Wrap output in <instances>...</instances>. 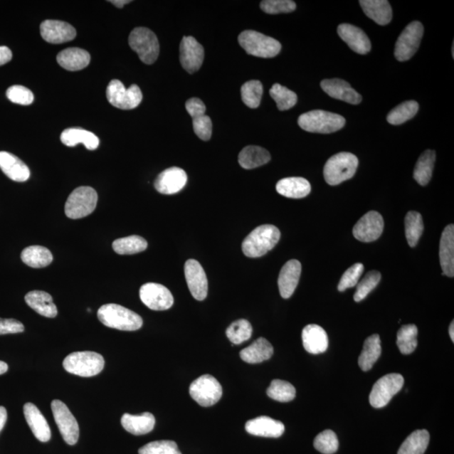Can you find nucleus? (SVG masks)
<instances>
[{"mask_svg":"<svg viewBox=\"0 0 454 454\" xmlns=\"http://www.w3.org/2000/svg\"><path fill=\"white\" fill-rule=\"evenodd\" d=\"M185 108H186L192 119L206 115V105L204 104L201 100L198 98L189 99L185 104Z\"/></svg>","mask_w":454,"mask_h":454,"instance_id":"13d9d810","label":"nucleus"},{"mask_svg":"<svg viewBox=\"0 0 454 454\" xmlns=\"http://www.w3.org/2000/svg\"><path fill=\"white\" fill-rule=\"evenodd\" d=\"M404 378L399 374L384 375L374 384L369 395V402L374 408H382L388 405L394 396L404 386Z\"/></svg>","mask_w":454,"mask_h":454,"instance_id":"9d476101","label":"nucleus"},{"mask_svg":"<svg viewBox=\"0 0 454 454\" xmlns=\"http://www.w3.org/2000/svg\"><path fill=\"white\" fill-rule=\"evenodd\" d=\"M24 415L28 425L36 439L40 442H48L52 436L48 421L37 407L32 403L24 406Z\"/></svg>","mask_w":454,"mask_h":454,"instance_id":"b1692460","label":"nucleus"},{"mask_svg":"<svg viewBox=\"0 0 454 454\" xmlns=\"http://www.w3.org/2000/svg\"><path fill=\"white\" fill-rule=\"evenodd\" d=\"M63 364L68 373L80 377H93L103 370L105 359L103 356L95 352H75L67 356Z\"/></svg>","mask_w":454,"mask_h":454,"instance_id":"20e7f679","label":"nucleus"},{"mask_svg":"<svg viewBox=\"0 0 454 454\" xmlns=\"http://www.w3.org/2000/svg\"><path fill=\"white\" fill-rule=\"evenodd\" d=\"M280 231L273 225H263L254 229L243 241L242 248L248 258H260L275 247Z\"/></svg>","mask_w":454,"mask_h":454,"instance_id":"f257e3e1","label":"nucleus"},{"mask_svg":"<svg viewBox=\"0 0 454 454\" xmlns=\"http://www.w3.org/2000/svg\"><path fill=\"white\" fill-rule=\"evenodd\" d=\"M253 334V327L247 320L241 319L231 323L226 329V336L231 344L238 345L250 339Z\"/></svg>","mask_w":454,"mask_h":454,"instance_id":"c03bdc74","label":"nucleus"},{"mask_svg":"<svg viewBox=\"0 0 454 454\" xmlns=\"http://www.w3.org/2000/svg\"><path fill=\"white\" fill-rule=\"evenodd\" d=\"M189 395L199 405L209 407L221 400L222 387L216 378L205 374L192 382L189 386Z\"/></svg>","mask_w":454,"mask_h":454,"instance_id":"1a4fd4ad","label":"nucleus"},{"mask_svg":"<svg viewBox=\"0 0 454 454\" xmlns=\"http://www.w3.org/2000/svg\"><path fill=\"white\" fill-rule=\"evenodd\" d=\"M194 132L203 141H209L212 134V122L208 115L193 118Z\"/></svg>","mask_w":454,"mask_h":454,"instance_id":"6e6d98bb","label":"nucleus"},{"mask_svg":"<svg viewBox=\"0 0 454 454\" xmlns=\"http://www.w3.org/2000/svg\"><path fill=\"white\" fill-rule=\"evenodd\" d=\"M267 395L271 399L280 402H290L295 398V388L289 382L275 379L268 388Z\"/></svg>","mask_w":454,"mask_h":454,"instance_id":"a18cd8bd","label":"nucleus"},{"mask_svg":"<svg viewBox=\"0 0 454 454\" xmlns=\"http://www.w3.org/2000/svg\"><path fill=\"white\" fill-rule=\"evenodd\" d=\"M61 141L64 145L68 147H75L80 143H83L88 150H95L99 147L100 140L95 136L86 130L80 128H69L65 130L61 135Z\"/></svg>","mask_w":454,"mask_h":454,"instance_id":"72a5a7b5","label":"nucleus"},{"mask_svg":"<svg viewBox=\"0 0 454 454\" xmlns=\"http://www.w3.org/2000/svg\"><path fill=\"white\" fill-rule=\"evenodd\" d=\"M8 364L0 361V375L6 374L8 371Z\"/></svg>","mask_w":454,"mask_h":454,"instance_id":"e2e57ef3","label":"nucleus"},{"mask_svg":"<svg viewBox=\"0 0 454 454\" xmlns=\"http://www.w3.org/2000/svg\"><path fill=\"white\" fill-rule=\"evenodd\" d=\"M359 159L350 152H340L330 157L324 167V177L330 185H337L354 177Z\"/></svg>","mask_w":454,"mask_h":454,"instance_id":"39448f33","label":"nucleus"},{"mask_svg":"<svg viewBox=\"0 0 454 454\" xmlns=\"http://www.w3.org/2000/svg\"><path fill=\"white\" fill-rule=\"evenodd\" d=\"M263 92V85L260 81L251 80L245 83L241 89L243 103L249 108H258L261 103Z\"/></svg>","mask_w":454,"mask_h":454,"instance_id":"de8ad7c7","label":"nucleus"},{"mask_svg":"<svg viewBox=\"0 0 454 454\" xmlns=\"http://www.w3.org/2000/svg\"><path fill=\"white\" fill-rule=\"evenodd\" d=\"M436 154L427 150L421 155L414 170V179L421 186H426L432 179Z\"/></svg>","mask_w":454,"mask_h":454,"instance_id":"4c0bfd02","label":"nucleus"},{"mask_svg":"<svg viewBox=\"0 0 454 454\" xmlns=\"http://www.w3.org/2000/svg\"><path fill=\"white\" fill-rule=\"evenodd\" d=\"M129 45L145 64L156 62L159 55V43L157 36L145 27L134 29L129 36Z\"/></svg>","mask_w":454,"mask_h":454,"instance_id":"6e6552de","label":"nucleus"},{"mask_svg":"<svg viewBox=\"0 0 454 454\" xmlns=\"http://www.w3.org/2000/svg\"><path fill=\"white\" fill-rule=\"evenodd\" d=\"M365 15L378 25H388L392 20V9L386 0H361L359 1Z\"/></svg>","mask_w":454,"mask_h":454,"instance_id":"7c9ffc66","label":"nucleus"},{"mask_svg":"<svg viewBox=\"0 0 454 454\" xmlns=\"http://www.w3.org/2000/svg\"><path fill=\"white\" fill-rule=\"evenodd\" d=\"M41 35L46 43L61 44L75 38V28L67 22L48 20L41 23Z\"/></svg>","mask_w":454,"mask_h":454,"instance_id":"a211bd4d","label":"nucleus"},{"mask_svg":"<svg viewBox=\"0 0 454 454\" xmlns=\"http://www.w3.org/2000/svg\"><path fill=\"white\" fill-rule=\"evenodd\" d=\"M383 217L377 211H369L354 227V238L360 242L371 243L379 238L384 231Z\"/></svg>","mask_w":454,"mask_h":454,"instance_id":"2eb2a0df","label":"nucleus"},{"mask_svg":"<svg viewBox=\"0 0 454 454\" xmlns=\"http://www.w3.org/2000/svg\"><path fill=\"white\" fill-rule=\"evenodd\" d=\"M26 302L41 316L54 318L58 316V308L53 303L52 296L41 290L31 291L26 295Z\"/></svg>","mask_w":454,"mask_h":454,"instance_id":"c756f323","label":"nucleus"},{"mask_svg":"<svg viewBox=\"0 0 454 454\" xmlns=\"http://www.w3.org/2000/svg\"><path fill=\"white\" fill-rule=\"evenodd\" d=\"M0 169L8 178L16 182H25L30 178L29 168L16 156L0 152Z\"/></svg>","mask_w":454,"mask_h":454,"instance_id":"bb28decb","label":"nucleus"},{"mask_svg":"<svg viewBox=\"0 0 454 454\" xmlns=\"http://www.w3.org/2000/svg\"><path fill=\"white\" fill-rule=\"evenodd\" d=\"M454 323L452 322L450 327H449V335H450L451 339L454 342Z\"/></svg>","mask_w":454,"mask_h":454,"instance_id":"0e129e2a","label":"nucleus"},{"mask_svg":"<svg viewBox=\"0 0 454 454\" xmlns=\"http://www.w3.org/2000/svg\"><path fill=\"white\" fill-rule=\"evenodd\" d=\"M90 55L85 50L72 48L59 53L57 61L60 66L68 71H80L90 63Z\"/></svg>","mask_w":454,"mask_h":454,"instance_id":"c85d7f7f","label":"nucleus"},{"mask_svg":"<svg viewBox=\"0 0 454 454\" xmlns=\"http://www.w3.org/2000/svg\"><path fill=\"white\" fill-rule=\"evenodd\" d=\"M271 159L270 152L261 147L248 146L241 151L239 164L245 169H253L266 164Z\"/></svg>","mask_w":454,"mask_h":454,"instance_id":"f704fd0d","label":"nucleus"},{"mask_svg":"<svg viewBox=\"0 0 454 454\" xmlns=\"http://www.w3.org/2000/svg\"><path fill=\"white\" fill-rule=\"evenodd\" d=\"M25 331V327L15 319L0 318V335L14 334Z\"/></svg>","mask_w":454,"mask_h":454,"instance_id":"4d7b16f0","label":"nucleus"},{"mask_svg":"<svg viewBox=\"0 0 454 454\" xmlns=\"http://www.w3.org/2000/svg\"><path fill=\"white\" fill-rule=\"evenodd\" d=\"M263 12L276 15V14L290 13L295 11L296 4L291 0H264L260 4Z\"/></svg>","mask_w":454,"mask_h":454,"instance_id":"864d4df0","label":"nucleus"},{"mask_svg":"<svg viewBox=\"0 0 454 454\" xmlns=\"http://www.w3.org/2000/svg\"><path fill=\"white\" fill-rule=\"evenodd\" d=\"M419 110L418 102L406 101L393 109L387 117L388 122L391 125H401L415 117Z\"/></svg>","mask_w":454,"mask_h":454,"instance_id":"37998d69","label":"nucleus"},{"mask_svg":"<svg viewBox=\"0 0 454 454\" xmlns=\"http://www.w3.org/2000/svg\"><path fill=\"white\" fill-rule=\"evenodd\" d=\"M188 181L187 174L178 167L163 171L155 180L154 187L157 192L174 194L182 191Z\"/></svg>","mask_w":454,"mask_h":454,"instance_id":"6ab92c4d","label":"nucleus"},{"mask_svg":"<svg viewBox=\"0 0 454 454\" xmlns=\"http://www.w3.org/2000/svg\"><path fill=\"white\" fill-rule=\"evenodd\" d=\"M142 303L154 310H166L172 307L174 300L168 288L156 283H147L140 289Z\"/></svg>","mask_w":454,"mask_h":454,"instance_id":"4468645a","label":"nucleus"},{"mask_svg":"<svg viewBox=\"0 0 454 454\" xmlns=\"http://www.w3.org/2000/svg\"><path fill=\"white\" fill-rule=\"evenodd\" d=\"M6 96L12 103L21 105H29L33 103L34 101V95L32 92L21 85H14L9 88Z\"/></svg>","mask_w":454,"mask_h":454,"instance_id":"5fc2aeb1","label":"nucleus"},{"mask_svg":"<svg viewBox=\"0 0 454 454\" xmlns=\"http://www.w3.org/2000/svg\"><path fill=\"white\" fill-rule=\"evenodd\" d=\"M139 454H182L177 443L169 440L152 442L138 450Z\"/></svg>","mask_w":454,"mask_h":454,"instance_id":"3c124183","label":"nucleus"},{"mask_svg":"<svg viewBox=\"0 0 454 454\" xmlns=\"http://www.w3.org/2000/svg\"><path fill=\"white\" fill-rule=\"evenodd\" d=\"M12 59L11 50L7 48V46H0V66L6 64Z\"/></svg>","mask_w":454,"mask_h":454,"instance_id":"bf43d9fd","label":"nucleus"},{"mask_svg":"<svg viewBox=\"0 0 454 454\" xmlns=\"http://www.w3.org/2000/svg\"><path fill=\"white\" fill-rule=\"evenodd\" d=\"M51 406L56 423L64 441L69 445H74L80 438V427L77 420L63 401L54 400Z\"/></svg>","mask_w":454,"mask_h":454,"instance_id":"ddd939ff","label":"nucleus"},{"mask_svg":"<svg viewBox=\"0 0 454 454\" xmlns=\"http://www.w3.org/2000/svg\"><path fill=\"white\" fill-rule=\"evenodd\" d=\"M423 33V26L419 21L411 22L405 28L396 44L395 56L398 61L405 62L413 57Z\"/></svg>","mask_w":454,"mask_h":454,"instance_id":"f8f14e48","label":"nucleus"},{"mask_svg":"<svg viewBox=\"0 0 454 454\" xmlns=\"http://www.w3.org/2000/svg\"><path fill=\"white\" fill-rule=\"evenodd\" d=\"M337 33L357 53L367 54L371 50V43L368 36L359 27L350 24H341L337 28Z\"/></svg>","mask_w":454,"mask_h":454,"instance_id":"412c9836","label":"nucleus"},{"mask_svg":"<svg viewBox=\"0 0 454 454\" xmlns=\"http://www.w3.org/2000/svg\"><path fill=\"white\" fill-rule=\"evenodd\" d=\"M302 342L305 349L312 354L325 353L329 342L326 331L315 324H310L303 329Z\"/></svg>","mask_w":454,"mask_h":454,"instance_id":"a878e982","label":"nucleus"},{"mask_svg":"<svg viewBox=\"0 0 454 454\" xmlns=\"http://www.w3.org/2000/svg\"><path fill=\"white\" fill-rule=\"evenodd\" d=\"M381 341L378 334L370 336L364 342L362 353L359 359V365L363 371H369L381 355Z\"/></svg>","mask_w":454,"mask_h":454,"instance_id":"c9c22d12","label":"nucleus"},{"mask_svg":"<svg viewBox=\"0 0 454 454\" xmlns=\"http://www.w3.org/2000/svg\"><path fill=\"white\" fill-rule=\"evenodd\" d=\"M440 263L444 275L454 276V226L448 225L443 231L439 248Z\"/></svg>","mask_w":454,"mask_h":454,"instance_id":"393cba45","label":"nucleus"},{"mask_svg":"<svg viewBox=\"0 0 454 454\" xmlns=\"http://www.w3.org/2000/svg\"><path fill=\"white\" fill-rule=\"evenodd\" d=\"M430 435L427 430H416L402 443L398 454H424L428 447Z\"/></svg>","mask_w":454,"mask_h":454,"instance_id":"58836bf2","label":"nucleus"},{"mask_svg":"<svg viewBox=\"0 0 454 454\" xmlns=\"http://www.w3.org/2000/svg\"><path fill=\"white\" fill-rule=\"evenodd\" d=\"M418 329L413 324L403 326L397 332L396 344L402 354L408 355L418 347Z\"/></svg>","mask_w":454,"mask_h":454,"instance_id":"ea45409f","label":"nucleus"},{"mask_svg":"<svg viewBox=\"0 0 454 454\" xmlns=\"http://www.w3.org/2000/svg\"><path fill=\"white\" fill-rule=\"evenodd\" d=\"M184 275L189 291L197 300H204L208 293V280L201 263L194 259H189L184 265Z\"/></svg>","mask_w":454,"mask_h":454,"instance_id":"f3484780","label":"nucleus"},{"mask_svg":"<svg viewBox=\"0 0 454 454\" xmlns=\"http://www.w3.org/2000/svg\"><path fill=\"white\" fill-rule=\"evenodd\" d=\"M273 347L265 338L260 337L251 345L241 351L240 357L248 364H260L271 358Z\"/></svg>","mask_w":454,"mask_h":454,"instance_id":"473e14b6","label":"nucleus"},{"mask_svg":"<svg viewBox=\"0 0 454 454\" xmlns=\"http://www.w3.org/2000/svg\"><path fill=\"white\" fill-rule=\"evenodd\" d=\"M109 2L113 4L115 6L122 9L125 6V4H127L129 3H131L132 1H130V0H112V1Z\"/></svg>","mask_w":454,"mask_h":454,"instance_id":"680f3d73","label":"nucleus"},{"mask_svg":"<svg viewBox=\"0 0 454 454\" xmlns=\"http://www.w3.org/2000/svg\"><path fill=\"white\" fill-rule=\"evenodd\" d=\"M364 270V267L362 263L354 264L342 276L339 284L337 286L338 290L341 292L345 291L347 289L353 288V287L358 285Z\"/></svg>","mask_w":454,"mask_h":454,"instance_id":"603ef678","label":"nucleus"},{"mask_svg":"<svg viewBox=\"0 0 454 454\" xmlns=\"http://www.w3.org/2000/svg\"><path fill=\"white\" fill-rule=\"evenodd\" d=\"M321 87L323 91L333 99L342 100L352 105H358L362 101V96L344 80H338V78L325 80L322 81Z\"/></svg>","mask_w":454,"mask_h":454,"instance_id":"4be33fe9","label":"nucleus"},{"mask_svg":"<svg viewBox=\"0 0 454 454\" xmlns=\"http://www.w3.org/2000/svg\"><path fill=\"white\" fill-rule=\"evenodd\" d=\"M381 280V273L378 271H371L365 275L363 280L357 286L354 294V300L356 302H360L370 294L373 290L376 288L379 281Z\"/></svg>","mask_w":454,"mask_h":454,"instance_id":"09e8293b","label":"nucleus"},{"mask_svg":"<svg viewBox=\"0 0 454 454\" xmlns=\"http://www.w3.org/2000/svg\"><path fill=\"white\" fill-rule=\"evenodd\" d=\"M205 52L202 45L193 36H184L179 46V60L182 67L189 73H194L202 66Z\"/></svg>","mask_w":454,"mask_h":454,"instance_id":"dca6fc26","label":"nucleus"},{"mask_svg":"<svg viewBox=\"0 0 454 454\" xmlns=\"http://www.w3.org/2000/svg\"><path fill=\"white\" fill-rule=\"evenodd\" d=\"M300 275L301 263L296 259H292L283 266L279 280H278L283 298L289 299L294 294L296 287L299 284Z\"/></svg>","mask_w":454,"mask_h":454,"instance_id":"5701e85b","label":"nucleus"},{"mask_svg":"<svg viewBox=\"0 0 454 454\" xmlns=\"http://www.w3.org/2000/svg\"><path fill=\"white\" fill-rule=\"evenodd\" d=\"M21 260L29 267L41 268L48 266L49 264L52 263L53 257L50 250L45 247L30 246V247L23 250Z\"/></svg>","mask_w":454,"mask_h":454,"instance_id":"e433bc0d","label":"nucleus"},{"mask_svg":"<svg viewBox=\"0 0 454 454\" xmlns=\"http://www.w3.org/2000/svg\"><path fill=\"white\" fill-rule=\"evenodd\" d=\"M345 123L342 115L321 110L309 111L298 119L300 128L312 133H333L344 127Z\"/></svg>","mask_w":454,"mask_h":454,"instance_id":"7ed1b4c3","label":"nucleus"},{"mask_svg":"<svg viewBox=\"0 0 454 454\" xmlns=\"http://www.w3.org/2000/svg\"><path fill=\"white\" fill-rule=\"evenodd\" d=\"M245 428L253 436L275 438L281 437L285 429L281 421L264 416L247 421Z\"/></svg>","mask_w":454,"mask_h":454,"instance_id":"aec40b11","label":"nucleus"},{"mask_svg":"<svg viewBox=\"0 0 454 454\" xmlns=\"http://www.w3.org/2000/svg\"><path fill=\"white\" fill-rule=\"evenodd\" d=\"M106 97L110 105L120 110H132L137 107L142 100V93L136 85L126 89L123 83L115 80L109 83Z\"/></svg>","mask_w":454,"mask_h":454,"instance_id":"9b49d317","label":"nucleus"},{"mask_svg":"<svg viewBox=\"0 0 454 454\" xmlns=\"http://www.w3.org/2000/svg\"><path fill=\"white\" fill-rule=\"evenodd\" d=\"M98 194L89 186L78 187L68 196L65 205V214L70 219H80L90 216L95 210Z\"/></svg>","mask_w":454,"mask_h":454,"instance_id":"0eeeda50","label":"nucleus"},{"mask_svg":"<svg viewBox=\"0 0 454 454\" xmlns=\"http://www.w3.org/2000/svg\"><path fill=\"white\" fill-rule=\"evenodd\" d=\"M239 44L249 55L263 58H275L281 51L280 41L255 31H244L238 36Z\"/></svg>","mask_w":454,"mask_h":454,"instance_id":"423d86ee","label":"nucleus"},{"mask_svg":"<svg viewBox=\"0 0 454 454\" xmlns=\"http://www.w3.org/2000/svg\"><path fill=\"white\" fill-rule=\"evenodd\" d=\"M276 191L281 196L291 199L307 197L312 191L308 180L300 177L285 178L276 184Z\"/></svg>","mask_w":454,"mask_h":454,"instance_id":"2f4dec72","label":"nucleus"},{"mask_svg":"<svg viewBox=\"0 0 454 454\" xmlns=\"http://www.w3.org/2000/svg\"><path fill=\"white\" fill-rule=\"evenodd\" d=\"M154 416L150 412H144L141 415L134 416L124 414L122 418V425L128 433L136 436H141L152 432L155 427Z\"/></svg>","mask_w":454,"mask_h":454,"instance_id":"cd10ccee","label":"nucleus"},{"mask_svg":"<svg viewBox=\"0 0 454 454\" xmlns=\"http://www.w3.org/2000/svg\"><path fill=\"white\" fill-rule=\"evenodd\" d=\"M97 315L105 326L120 331H137L143 324L142 318L138 314L117 304L102 305Z\"/></svg>","mask_w":454,"mask_h":454,"instance_id":"f03ea898","label":"nucleus"},{"mask_svg":"<svg viewBox=\"0 0 454 454\" xmlns=\"http://www.w3.org/2000/svg\"><path fill=\"white\" fill-rule=\"evenodd\" d=\"M112 247L114 251L120 255H131L145 251L147 242L142 236L134 235L115 240Z\"/></svg>","mask_w":454,"mask_h":454,"instance_id":"a19ab883","label":"nucleus"},{"mask_svg":"<svg viewBox=\"0 0 454 454\" xmlns=\"http://www.w3.org/2000/svg\"><path fill=\"white\" fill-rule=\"evenodd\" d=\"M270 94L281 111L290 110L297 103V95L279 83L273 85Z\"/></svg>","mask_w":454,"mask_h":454,"instance_id":"49530a36","label":"nucleus"},{"mask_svg":"<svg viewBox=\"0 0 454 454\" xmlns=\"http://www.w3.org/2000/svg\"><path fill=\"white\" fill-rule=\"evenodd\" d=\"M338 439L337 435L332 430H326L317 435L314 440V447L319 452L324 454H332L337 451Z\"/></svg>","mask_w":454,"mask_h":454,"instance_id":"8fccbe9b","label":"nucleus"},{"mask_svg":"<svg viewBox=\"0 0 454 454\" xmlns=\"http://www.w3.org/2000/svg\"><path fill=\"white\" fill-rule=\"evenodd\" d=\"M405 229L407 242L410 247H416L424 230L423 216L420 213L416 211L407 213L405 218Z\"/></svg>","mask_w":454,"mask_h":454,"instance_id":"79ce46f5","label":"nucleus"},{"mask_svg":"<svg viewBox=\"0 0 454 454\" xmlns=\"http://www.w3.org/2000/svg\"><path fill=\"white\" fill-rule=\"evenodd\" d=\"M7 421V411L4 406H0V432L6 426Z\"/></svg>","mask_w":454,"mask_h":454,"instance_id":"052dcab7","label":"nucleus"}]
</instances>
